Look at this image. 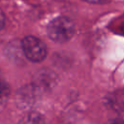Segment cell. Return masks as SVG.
Segmentation results:
<instances>
[{
	"instance_id": "obj_5",
	"label": "cell",
	"mask_w": 124,
	"mask_h": 124,
	"mask_svg": "<svg viewBox=\"0 0 124 124\" xmlns=\"http://www.w3.org/2000/svg\"><path fill=\"white\" fill-rule=\"evenodd\" d=\"M10 95V87L2 77L0 72V103L5 102Z\"/></svg>"
},
{
	"instance_id": "obj_3",
	"label": "cell",
	"mask_w": 124,
	"mask_h": 124,
	"mask_svg": "<svg viewBox=\"0 0 124 124\" xmlns=\"http://www.w3.org/2000/svg\"><path fill=\"white\" fill-rule=\"evenodd\" d=\"M54 84H55V75H53L52 73L45 72L38 75V77L34 81L33 86L39 92H41V91L51 88Z\"/></svg>"
},
{
	"instance_id": "obj_4",
	"label": "cell",
	"mask_w": 124,
	"mask_h": 124,
	"mask_svg": "<svg viewBox=\"0 0 124 124\" xmlns=\"http://www.w3.org/2000/svg\"><path fill=\"white\" fill-rule=\"evenodd\" d=\"M19 124H46V120L40 112L30 111L21 118Z\"/></svg>"
},
{
	"instance_id": "obj_6",
	"label": "cell",
	"mask_w": 124,
	"mask_h": 124,
	"mask_svg": "<svg viewBox=\"0 0 124 124\" xmlns=\"http://www.w3.org/2000/svg\"><path fill=\"white\" fill-rule=\"evenodd\" d=\"M5 24V16H4V13L2 12V10L0 9V30L3 28Z\"/></svg>"
},
{
	"instance_id": "obj_2",
	"label": "cell",
	"mask_w": 124,
	"mask_h": 124,
	"mask_svg": "<svg viewBox=\"0 0 124 124\" xmlns=\"http://www.w3.org/2000/svg\"><path fill=\"white\" fill-rule=\"evenodd\" d=\"M21 47L24 55L32 62H41L46 56V46L37 37H24L21 41Z\"/></svg>"
},
{
	"instance_id": "obj_8",
	"label": "cell",
	"mask_w": 124,
	"mask_h": 124,
	"mask_svg": "<svg viewBox=\"0 0 124 124\" xmlns=\"http://www.w3.org/2000/svg\"><path fill=\"white\" fill-rule=\"evenodd\" d=\"M107 124H124V120H121V119H113V120L108 121Z\"/></svg>"
},
{
	"instance_id": "obj_1",
	"label": "cell",
	"mask_w": 124,
	"mask_h": 124,
	"mask_svg": "<svg viewBox=\"0 0 124 124\" xmlns=\"http://www.w3.org/2000/svg\"><path fill=\"white\" fill-rule=\"evenodd\" d=\"M46 32L52 41L65 43L71 40L74 36L76 32V25L71 18L67 16H58L49 22Z\"/></svg>"
},
{
	"instance_id": "obj_7",
	"label": "cell",
	"mask_w": 124,
	"mask_h": 124,
	"mask_svg": "<svg viewBox=\"0 0 124 124\" xmlns=\"http://www.w3.org/2000/svg\"><path fill=\"white\" fill-rule=\"evenodd\" d=\"M84 1L89 2V3H93V4H103V3L108 2L109 0H84Z\"/></svg>"
}]
</instances>
